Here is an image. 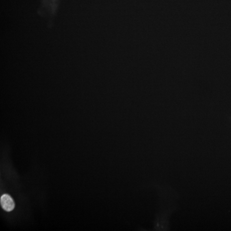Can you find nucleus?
I'll return each instance as SVG.
<instances>
[{
    "label": "nucleus",
    "mask_w": 231,
    "mask_h": 231,
    "mask_svg": "<svg viewBox=\"0 0 231 231\" xmlns=\"http://www.w3.org/2000/svg\"><path fill=\"white\" fill-rule=\"evenodd\" d=\"M1 204L3 209L9 212L13 211L15 208V203L11 197L8 194H4L1 197Z\"/></svg>",
    "instance_id": "obj_1"
}]
</instances>
